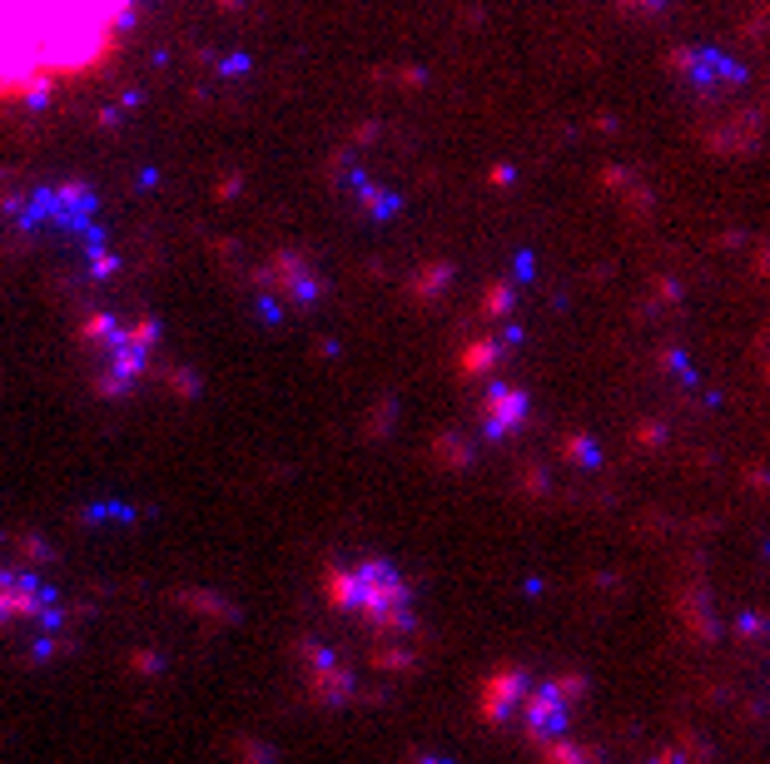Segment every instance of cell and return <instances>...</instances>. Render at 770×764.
I'll return each mask as SVG.
<instances>
[{
  "label": "cell",
  "mask_w": 770,
  "mask_h": 764,
  "mask_svg": "<svg viewBox=\"0 0 770 764\" xmlns=\"http://www.w3.org/2000/svg\"><path fill=\"white\" fill-rule=\"evenodd\" d=\"M621 5H631V11H656L662 0H621Z\"/></svg>",
  "instance_id": "obj_3"
},
{
  "label": "cell",
  "mask_w": 770,
  "mask_h": 764,
  "mask_svg": "<svg viewBox=\"0 0 770 764\" xmlns=\"http://www.w3.org/2000/svg\"><path fill=\"white\" fill-rule=\"evenodd\" d=\"M328 591L338 596V606L369 615V621H408V591H402L398 571L388 566H353L348 576H334Z\"/></svg>",
  "instance_id": "obj_2"
},
{
  "label": "cell",
  "mask_w": 770,
  "mask_h": 764,
  "mask_svg": "<svg viewBox=\"0 0 770 764\" xmlns=\"http://www.w3.org/2000/svg\"><path fill=\"white\" fill-rule=\"evenodd\" d=\"M140 0H0V105H31L100 75Z\"/></svg>",
  "instance_id": "obj_1"
}]
</instances>
